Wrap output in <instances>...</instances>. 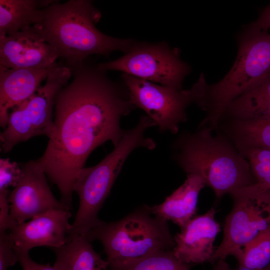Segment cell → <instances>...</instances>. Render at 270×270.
I'll return each mask as SVG.
<instances>
[{
	"instance_id": "obj_1",
	"label": "cell",
	"mask_w": 270,
	"mask_h": 270,
	"mask_svg": "<svg viewBox=\"0 0 270 270\" xmlns=\"http://www.w3.org/2000/svg\"><path fill=\"white\" fill-rule=\"evenodd\" d=\"M69 66L72 82L57 94L54 127L44 152L36 160L60 193V202L72 208V187L90 154L110 141L116 147L126 131L121 118L134 108L125 86L96 66L84 62Z\"/></svg>"
},
{
	"instance_id": "obj_2",
	"label": "cell",
	"mask_w": 270,
	"mask_h": 270,
	"mask_svg": "<svg viewBox=\"0 0 270 270\" xmlns=\"http://www.w3.org/2000/svg\"><path fill=\"white\" fill-rule=\"evenodd\" d=\"M100 12L90 0L55 1L44 8L41 35L58 51L66 66L81 63L90 56H109L115 51L126 53L134 41L108 36L96 27Z\"/></svg>"
},
{
	"instance_id": "obj_3",
	"label": "cell",
	"mask_w": 270,
	"mask_h": 270,
	"mask_svg": "<svg viewBox=\"0 0 270 270\" xmlns=\"http://www.w3.org/2000/svg\"><path fill=\"white\" fill-rule=\"evenodd\" d=\"M204 126L181 135L174 144V159L186 174L200 176L217 200L256 182L247 160L220 131Z\"/></svg>"
},
{
	"instance_id": "obj_4",
	"label": "cell",
	"mask_w": 270,
	"mask_h": 270,
	"mask_svg": "<svg viewBox=\"0 0 270 270\" xmlns=\"http://www.w3.org/2000/svg\"><path fill=\"white\" fill-rule=\"evenodd\" d=\"M156 126L148 116H141L138 124L125 132L118 146L96 165L84 168L78 173L72 187L79 197L80 204L68 238L84 236L101 222L98 214L124 162L136 148L152 150L154 142L144 136L146 130Z\"/></svg>"
},
{
	"instance_id": "obj_5",
	"label": "cell",
	"mask_w": 270,
	"mask_h": 270,
	"mask_svg": "<svg viewBox=\"0 0 270 270\" xmlns=\"http://www.w3.org/2000/svg\"><path fill=\"white\" fill-rule=\"evenodd\" d=\"M84 237L99 240L109 268L139 260L152 254L172 250L175 243L168 220L144 205L116 222L100 224Z\"/></svg>"
},
{
	"instance_id": "obj_6",
	"label": "cell",
	"mask_w": 270,
	"mask_h": 270,
	"mask_svg": "<svg viewBox=\"0 0 270 270\" xmlns=\"http://www.w3.org/2000/svg\"><path fill=\"white\" fill-rule=\"evenodd\" d=\"M238 43L235 62L221 80L208 84L202 74L198 80L200 94L196 104L206 115L198 128L206 126L218 131L222 114L230 102L270 72V33L245 30Z\"/></svg>"
},
{
	"instance_id": "obj_7",
	"label": "cell",
	"mask_w": 270,
	"mask_h": 270,
	"mask_svg": "<svg viewBox=\"0 0 270 270\" xmlns=\"http://www.w3.org/2000/svg\"><path fill=\"white\" fill-rule=\"evenodd\" d=\"M233 202L225 218L224 236L212 264L241 251L270 228V189L256 182L230 194Z\"/></svg>"
},
{
	"instance_id": "obj_8",
	"label": "cell",
	"mask_w": 270,
	"mask_h": 270,
	"mask_svg": "<svg viewBox=\"0 0 270 270\" xmlns=\"http://www.w3.org/2000/svg\"><path fill=\"white\" fill-rule=\"evenodd\" d=\"M72 76L70 68L60 62L28 100L12 109L8 123L0 132L1 150H12L18 144L40 135L51 136L54 127L53 110L58 92Z\"/></svg>"
},
{
	"instance_id": "obj_9",
	"label": "cell",
	"mask_w": 270,
	"mask_h": 270,
	"mask_svg": "<svg viewBox=\"0 0 270 270\" xmlns=\"http://www.w3.org/2000/svg\"><path fill=\"white\" fill-rule=\"evenodd\" d=\"M100 69L118 70L160 85L182 90L190 66L180 58V50L166 42H134L122 56L98 64Z\"/></svg>"
},
{
	"instance_id": "obj_10",
	"label": "cell",
	"mask_w": 270,
	"mask_h": 270,
	"mask_svg": "<svg viewBox=\"0 0 270 270\" xmlns=\"http://www.w3.org/2000/svg\"><path fill=\"white\" fill-rule=\"evenodd\" d=\"M122 78L130 103L143 110L161 132L176 134L179 124L187 120L186 110L196 104L198 87L196 82L190 90L158 84L123 73Z\"/></svg>"
},
{
	"instance_id": "obj_11",
	"label": "cell",
	"mask_w": 270,
	"mask_h": 270,
	"mask_svg": "<svg viewBox=\"0 0 270 270\" xmlns=\"http://www.w3.org/2000/svg\"><path fill=\"white\" fill-rule=\"evenodd\" d=\"M21 168L22 176L8 197L13 221L20 224L50 210H70L54 196L36 160H30Z\"/></svg>"
},
{
	"instance_id": "obj_12",
	"label": "cell",
	"mask_w": 270,
	"mask_h": 270,
	"mask_svg": "<svg viewBox=\"0 0 270 270\" xmlns=\"http://www.w3.org/2000/svg\"><path fill=\"white\" fill-rule=\"evenodd\" d=\"M59 55L41 35L38 24L10 36H0V66L8 68H47Z\"/></svg>"
},
{
	"instance_id": "obj_13",
	"label": "cell",
	"mask_w": 270,
	"mask_h": 270,
	"mask_svg": "<svg viewBox=\"0 0 270 270\" xmlns=\"http://www.w3.org/2000/svg\"><path fill=\"white\" fill-rule=\"evenodd\" d=\"M70 210H50L30 220L14 225L8 232L18 248L28 251L36 247L45 246L52 249L64 244L68 238L71 224Z\"/></svg>"
},
{
	"instance_id": "obj_14",
	"label": "cell",
	"mask_w": 270,
	"mask_h": 270,
	"mask_svg": "<svg viewBox=\"0 0 270 270\" xmlns=\"http://www.w3.org/2000/svg\"><path fill=\"white\" fill-rule=\"evenodd\" d=\"M211 208L206 214L194 217L174 236L173 252L181 262L187 264L212 263L214 243L220 230Z\"/></svg>"
},
{
	"instance_id": "obj_15",
	"label": "cell",
	"mask_w": 270,
	"mask_h": 270,
	"mask_svg": "<svg viewBox=\"0 0 270 270\" xmlns=\"http://www.w3.org/2000/svg\"><path fill=\"white\" fill-rule=\"evenodd\" d=\"M60 64L47 68H8L0 66V125L4 129L14 108L30 98Z\"/></svg>"
},
{
	"instance_id": "obj_16",
	"label": "cell",
	"mask_w": 270,
	"mask_h": 270,
	"mask_svg": "<svg viewBox=\"0 0 270 270\" xmlns=\"http://www.w3.org/2000/svg\"><path fill=\"white\" fill-rule=\"evenodd\" d=\"M186 175L184 183L162 203L150 207L152 214L168 221H172L180 228L194 217L198 195L206 186L200 176L192 174Z\"/></svg>"
},
{
	"instance_id": "obj_17",
	"label": "cell",
	"mask_w": 270,
	"mask_h": 270,
	"mask_svg": "<svg viewBox=\"0 0 270 270\" xmlns=\"http://www.w3.org/2000/svg\"><path fill=\"white\" fill-rule=\"evenodd\" d=\"M257 119H270V72L258 78L232 101L220 122Z\"/></svg>"
},
{
	"instance_id": "obj_18",
	"label": "cell",
	"mask_w": 270,
	"mask_h": 270,
	"mask_svg": "<svg viewBox=\"0 0 270 270\" xmlns=\"http://www.w3.org/2000/svg\"><path fill=\"white\" fill-rule=\"evenodd\" d=\"M218 130L232 141L243 156L253 148L270 150V119L222 120Z\"/></svg>"
},
{
	"instance_id": "obj_19",
	"label": "cell",
	"mask_w": 270,
	"mask_h": 270,
	"mask_svg": "<svg viewBox=\"0 0 270 270\" xmlns=\"http://www.w3.org/2000/svg\"><path fill=\"white\" fill-rule=\"evenodd\" d=\"M55 1L0 0V36H10L40 24L43 18L44 8Z\"/></svg>"
},
{
	"instance_id": "obj_20",
	"label": "cell",
	"mask_w": 270,
	"mask_h": 270,
	"mask_svg": "<svg viewBox=\"0 0 270 270\" xmlns=\"http://www.w3.org/2000/svg\"><path fill=\"white\" fill-rule=\"evenodd\" d=\"M52 250L56 256L53 266L58 270H108V261L84 236H73L63 246Z\"/></svg>"
},
{
	"instance_id": "obj_21",
	"label": "cell",
	"mask_w": 270,
	"mask_h": 270,
	"mask_svg": "<svg viewBox=\"0 0 270 270\" xmlns=\"http://www.w3.org/2000/svg\"><path fill=\"white\" fill-rule=\"evenodd\" d=\"M190 264L180 262L172 250L158 252L108 270H190Z\"/></svg>"
},
{
	"instance_id": "obj_22",
	"label": "cell",
	"mask_w": 270,
	"mask_h": 270,
	"mask_svg": "<svg viewBox=\"0 0 270 270\" xmlns=\"http://www.w3.org/2000/svg\"><path fill=\"white\" fill-rule=\"evenodd\" d=\"M238 266L264 270L270 264V228L244 248L236 258Z\"/></svg>"
},
{
	"instance_id": "obj_23",
	"label": "cell",
	"mask_w": 270,
	"mask_h": 270,
	"mask_svg": "<svg viewBox=\"0 0 270 270\" xmlns=\"http://www.w3.org/2000/svg\"><path fill=\"white\" fill-rule=\"evenodd\" d=\"M244 157L256 182L270 189V150L253 148L246 152Z\"/></svg>"
},
{
	"instance_id": "obj_24",
	"label": "cell",
	"mask_w": 270,
	"mask_h": 270,
	"mask_svg": "<svg viewBox=\"0 0 270 270\" xmlns=\"http://www.w3.org/2000/svg\"><path fill=\"white\" fill-rule=\"evenodd\" d=\"M22 174L18 164L11 162L8 158L0 159V190L15 187Z\"/></svg>"
},
{
	"instance_id": "obj_25",
	"label": "cell",
	"mask_w": 270,
	"mask_h": 270,
	"mask_svg": "<svg viewBox=\"0 0 270 270\" xmlns=\"http://www.w3.org/2000/svg\"><path fill=\"white\" fill-rule=\"evenodd\" d=\"M18 260L14 242L8 232H0V270H7Z\"/></svg>"
},
{
	"instance_id": "obj_26",
	"label": "cell",
	"mask_w": 270,
	"mask_h": 270,
	"mask_svg": "<svg viewBox=\"0 0 270 270\" xmlns=\"http://www.w3.org/2000/svg\"><path fill=\"white\" fill-rule=\"evenodd\" d=\"M8 190H0V232L8 231L16 224L10 215V207L8 200Z\"/></svg>"
},
{
	"instance_id": "obj_27",
	"label": "cell",
	"mask_w": 270,
	"mask_h": 270,
	"mask_svg": "<svg viewBox=\"0 0 270 270\" xmlns=\"http://www.w3.org/2000/svg\"><path fill=\"white\" fill-rule=\"evenodd\" d=\"M14 251L23 270H58L49 264H43L36 262L30 257L28 251L20 250L15 245Z\"/></svg>"
},
{
	"instance_id": "obj_28",
	"label": "cell",
	"mask_w": 270,
	"mask_h": 270,
	"mask_svg": "<svg viewBox=\"0 0 270 270\" xmlns=\"http://www.w3.org/2000/svg\"><path fill=\"white\" fill-rule=\"evenodd\" d=\"M270 29V4L261 12L258 18L246 26L245 30L268 32Z\"/></svg>"
},
{
	"instance_id": "obj_29",
	"label": "cell",
	"mask_w": 270,
	"mask_h": 270,
	"mask_svg": "<svg viewBox=\"0 0 270 270\" xmlns=\"http://www.w3.org/2000/svg\"><path fill=\"white\" fill-rule=\"evenodd\" d=\"M213 270H234L232 269L225 260H218L214 263Z\"/></svg>"
},
{
	"instance_id": "obj_30",
	"label": "cell",
	"mask_w": 270,
	"mask_h": 270,
	"mask_svg": "<svg viewBox=\"0 0 270 270\" xmlns=\"http://www.w3.org/2000/svg\"><path fill=\"white\" fill-rule=\"evenodd\" d=\"M256 270L252 269V268H246V267L242 266H238V268L236 270Z\"/></svg>"
},
{
	"instance_id": "obj_31",
	"label": "cell",
	"mask_w": 270,
	"mask_h": 270,
	"mask_svg": "<svg viewBox=\"0 0 270 270\" xmlns=\"http://www.w3.org/2000/svg\"><path fill=\"white\" fill-rule=\"evenodd\" d=\"M264 270H270V264H269V266L266 268H265Z\"/></svg>"
}]
</instances>
